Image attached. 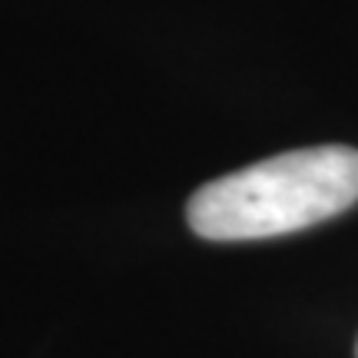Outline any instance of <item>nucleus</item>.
Instances as JSON below:
<instances>
[{
	"label": "nucleus",
	"mask_w": 358,
	"mask_h": 358,
	"mask_svg": "<svg viewBox=\"0 0 358 358\" xmlns=\"http://www.w3.org/2000/svg\"><path fill=\"white\" fill-rule=\"evenodd\" d=\"M358 203V150L312 146L272 156L192 192L186 219L209 243L308 229Z\"/></svg>",
	"instance_id": "nucleus-1"
}]
</instances>
